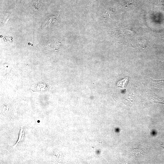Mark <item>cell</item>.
<instances>
[{
    "label": "cell",
    "instance_id": "cell-1",
    "mask_svg": "<svg viewBox=\"0 0 164 164\" xmlns=\"http://www.w3.org/2000/svg\"><path fill=\"white\" fill-rule=\"evenodd\" d=\"M148 100L150 104H164V97L159 96L155 93L149 94Z\"/></svg>",
    "mask_w": 164,
    "mask_h": 164
},
{
    "label": "cell",
    "instance_id": "cell-2",
    "mask_svg": "<svg viewBox=\"0 0 164 164\" xmlns=\"http://www.w3.org/2000/svg\"><path fill=\"white\" fill-rule=\"evenodd\" d=\"M150 86L159 88H164V79L158 80H155L151 78Z\"/></svg>",
    "mask_w": 164,
    "mask_h": 164
},
{
    "label": "cell",
    "instance_id": "cell-3",
    "mask_svg": "<svg viewBox=\"0 0 164 164\" xmlns=\"http://www.w3.org/2000/svg\"><path fill=\"white\" fill-rule=\"evenodd\" d=\"M128 82V78H125L119 81L117 83V87L123 88L126 85Z\"/></svg>",
    "mask_w": 164,
    "mask_h": 164
},
{
    "label": "cell",
    "instance_id": "cell-4",
    "mask_svg": "<svg viewBox=\"0 0 164 164\" xmlns=\"http://www.w3.org/2000/svg\"><path fill=\"white\" fill-rule=\"evenodd\" d=\"M144 152H145V150L144 151L142 149H140V148H136L132 149V153L135 155H138V153L139 154H140L141 153H142Z\"/></svg>",
    "mask_w": 164,
    "mask_h": 164
},
{
    "label": "cell",
    "instance_id": "cell-5",
    "mask_svg": "<svg viewBox=\"0 0 164 164\" xmlns=\"http://www.w3.org/2000/svg\"><path fill=\"white\" fill-rule=\"evenodd\" d=\"M10 18V17L8 15H6L4 18V20H3V23L4 24H6L7 22L9 20V19Z\"/></svg>",
    "mask_w": 164,
    "mask_h": 164
},
{
    "label": "cell",
    "instance_id": "cell-6",
    "mask_svg": "<svg viewBox=\"0 0 164 164\" xmlns=\"http://www.w3.org/2000/svg\"><path fill=\"white\" fill-rule=\"evenodd\" d=\"M23 130V128H21V129L20 130V133H19L20 134H19V140H18V142H17L16 144L15 145H15H17V144H18V143L20 141V139L21 138V137H22V131Z\"/></svg>",
    "mask_w": 164,
    "mask_h": 164
},
{
    "label": "cell",
    "instance_id": "cell-7",
    "mask_svg": "<svg viewBox=\"0 0 164 164\" xmlns=\"http://www.w3.org/2000/svg\"><path fill=\"white\" fill-rule=\"evenodd\" d=\"M36 4H34L33 5L36 9H37L39 6V2H36Z\"/></svg>",
    "mask_w": 164,
    "mask_h": 164
}]
</instances>
